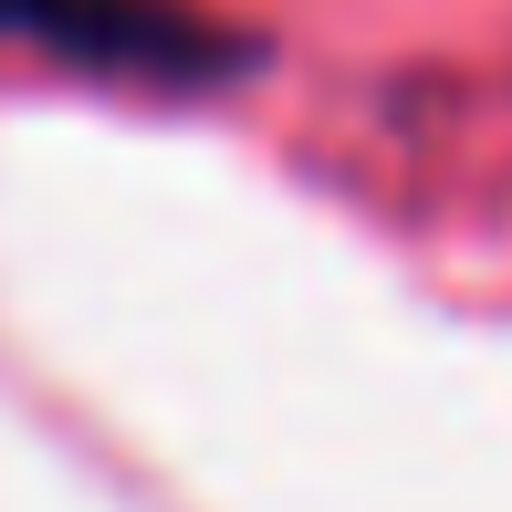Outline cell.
<instances>
[{
    "instance_id": "1",
    "label": "cell",
    "mask_w": 512,
    "mask_h": 512,
    "mask_svg": "<svg viewBox=\"0 0 512 512\" xmlns=\"http://www.w3.org/2000/svg\"><path fill=\"white\" fill-rule=\"evenodd\" d=\"M0 53H42L147 95H220L251 74V42L209 0H0Z\"/></svg>"
}]
</instances>
